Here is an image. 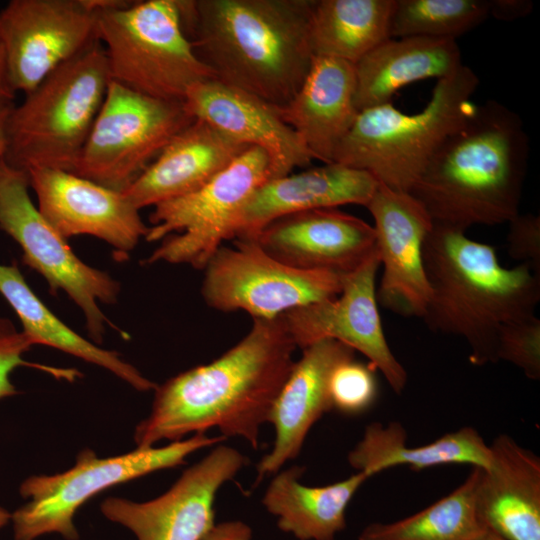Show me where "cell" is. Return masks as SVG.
Wrapping results in <instances>:
<instances>
[{"instance_id":"cell-1","label":"cell","mask_w":540,"mask_h":540,"mask_svg":"<svg viewBox=\"0 0 540 540\" xmlns=\"http://www.w3.org/2000/svg\"><path fill=\"white\" fill-rule=\"evenodd\" d=\"M295 349L278 318L253 319L249 332L220 357L157 385L149 415L135 428L137 447L217 428L224 438L241 437L257 448Z\"/></svg>"},{"instance_id":"cell-2","label":"cell","mask_w":540,"mask_h":540,"mask_svg":"<svg viewBox=\"0 0 540 540\" xmlns=\"http://www.w3.org/2000/svg\"><path fill=\"white\" fill-rule=\"evenodd\" d=\"M314 0H179L182 23L215 78L274 107L286 105L313 61Z\"/></svg>"},{"instance_id":"cell-3","label":"cell","mask_w":540,"mask_h":540,"mask_svg":"<svg viewBox=\"0 0 540 540\" xmlns=\"http://www.w3.org/2000/svg\"><path fill=\"white\" fill-rule=\"evenodd\" d=\"M521 117L488 100L438 147L409 193L432 223L466 232L520 213L529 159Z\"/></svg>"},{"instance_id":"cell-4","label":"cell","mask_w":540,"mask_h":540,"mask_svg":"<svg viewBox=\"0 0 540 540\" xmlns=\"http://www.w3.org/2000/svg\"><path fill=\"white\" fill-rule=\"evenodd\" d=\"M430 297L422 317L434 332L464 339L470 362H497L503 324L535 315L540 276L527 265L505 268L490 244L432 223L423 245Z\"/></svg>"},{"instance_id":"cell-5","label":"cell","mask_w":540,"mask_h":540,"mask_svg":"<svg viewBox=\"0 0 540 540\" xmlns=\"http://www.w3.org/2000/svg\"><path fill=\"white\" fill-rule=\"evenodd\" d=\"M109 82L106 54L97 39L11 107L4 159L24 171L73 172Z\"/></svg>"},{"instance_id":"cell-6","label":"cell","mask_w":540,"mask_h":540,"mask_svg":"<svg viewBox=\"0 0 540 540\" xmlns=\"http://www.w3.org/2000/svg\"><path fill=\"white\" fill-rule=\"evenodd\" d=\"M479 78L466 65L437 80L427 105L405 114L392 102L362 110L337 147L333 162L371 174L409 192L445 138L475 110Z\"/></svg>"},{"instance_id":"cell-7","label":"cell","mask_w":540,"mask_h":540,"mask_svg":"<svg viewBox=\"0 0 540 540\" xmlns=\"http://www.w3.org/2000/svg\"><path fill=\"white\" fill-rule=\"evenodd\" d=\"M96 37L110 80L163 100L183 101L194 85L216 79L183 28L179 0H94Z\"/></svg>"},{"instance_id":"cell-8","label":"cell","mask_w":540,"mask_h":540,"mask_svg":"<svg viewBox=\"0 0 540 540\" xmlns=\"http://www.w3.org/2000/svg\"><path fill=\"white\" fill-rule=\"evenodd\" d=\"M224 439L222 435L209 437L197 433L164 447H137L107 458H99L91 449H84L77 455L74 466L65 472L35 475L22 482L19 491L27 502L11 514L14 538L35 540L56 533L66 540H78L74 516L90 498L117 484L181 465L193 452Z\"/></svg>"},{"instance_id":"cell-9","label":"cell","mask_w":540,"mask_h":540,"mask_svg":"<svg viewBox=\"0 0 540 540\" xmlns=\"http://www.w3.org/2000/svg\"><path fill=\"white\" fill-rule=\"evenodd\" d=\"M271 179L267 154L248 147L198 190L154 206L145 240L160 241L145 260L203 270L226 240L254 192Z\"/></svg>"},{"instance_id":"cell-10","label":"cell","mask_w":540,"mask_h":540,"mask_svg":"<svg viewBox=\"0 0 540 540\" xmlns=\"http://www.w3.org/2000/svg\"><path fill=\"white\" fill-rule=\"evenodd\" d=\"M26 171L0 157V229L21 247L23 263L47 281L50 292L63 291L82 311L94 342L103 340L106 325L118 330L99 303L114 304L120 284L107 272L83 262L43 217L29 195Z\"/></svg>"},{"instance_id":"cell-11","label":"cell","mask_w":540,"mask_h":540,"mask_svg":"<svg viewBox=\"0 0 540 540\" xmlns=\"http://www.w3.org/2000/svg\"><path fill=\"white\" fill-rule=\"evenodd\" d=\"M194 119L183 101L154 98L110 80L73 173L123 191Z\"/></svg>"},{"instance_id":"cell-12","label":"cell","mask_w":540,"mask_h":540,"mask_svg":"<svg viewBox=\"0 0 540 540\" xmlns=\"http://www.w3.org/2000/svg\"><path fill=\"white\" fill-rule=\"evenodd\" d=\"M201 295L221 312L243 311L252 319L276 320L295 308L338 296L342 276L290 267L255 241L222 245L203 269Z\"/></svg>"},{"instance_id":"cell-13","label":"cell","mask_w":540,"mask_h":540,"mask_svg":"<svg viewBox=\"0 0 540 540\" xmlns=\"http://www.w3.org/2000/svg\"><path fill=\"white\" fill-rule=\"evenodd\" d=\"M92 0H11L0 10V40L14 92L27 94L96 37Z\"/></svg>"},{"instance_id":"cell-14","label":"cell","mask_w":540,"mask_h":540,"mask_svg":"<svg viewBox=\"0 0 540 540\" xmlns=\"http://www.w3.org/2000/svg\"><path fill=\"white\" fill-rule=\"evenodd\" d=\"M379 267L376 251L355 271L342 276L338 296L295 308L278 319L296 348L322 340L339 341L362 353L390 388L401 394L408 374L391 351L382 327L376 298Z\"/></svg>"},{"instance_id":"cell-15","label":"cell","mask_w":540,"mask_h":540,"mask_svg":"<svg viewBox=\"0 0 540 540\" xmlns=\"http://www.w3.org/2000/svg\"><path fill=\"white\" fill-rule=\"evenodd\" d=\"M245 462L236 449L218 445L164 494L147 502L109 497L102 502L101 512L129 529L137 540H203L215 525L218 490Z\"/></svg>"},{"instance_id":"cell-16","label":"cell","mask_w":540,"mask_h":540,"mask_svg":"<svg viewBox=\"0 0 540 540\" xmlns=\"http://www.w3.org/2000/svg\"><path fill=\"white\" fill-rule=\"evenodd\" d=\"M26 172L38 210L67 241L91 235L109 244L115 258L124 260L145 238L148 226L122 191L59 169L32 168Z\"/></svg>"},{"instance_id":"cell-17","label":"cell","mask_w":540,"mask_h":540,"mask_svg":"<svg viewBox=\"0 0 540 540\" xmlns=\"http://www.w3.org/2000/svg\"><path fill=\"white\" fill-rule=\"evenodd\" d=\"M373 220L376 249L383 266L377 302L403 317H423L430 287L424 262L423 245L432 220L409 192L378 187L366 205Z\"/></svg>"},{"instance_id":"cell-18","label":"cell","mask_w":540,"mask_h":540,"mask_svg":"<svg viewBox=\"0 0 540 540\" xmlns=\"http://www.w3.org/2000/svg\"><path fill=\"white\" fill-rule=\"evenodd\" d=\"M252 241L290 267L339 275L355 271L377 251L373 226L336 208L282 216Z\"/></svg>"},{"instance_id":"cell-19","label":"cell","mask_w":540,"mask_h":540,"mask_svg":"<svg viewBox=\"0 0 540 540\" xmlns=\"http://www.w3.org/2000/svg\"><path fill=\"white\" fill-rule=\"evenodd\" d=\"M183 102L193 118L240 144L262 149L269 160L271 179L315 160L276 107L248 92L210 79L191 87Z\"/></svg>"},{"instance_id":"cell-20","label":"cell","mask_w":540,"mask_h":540,"mask_svg":"<svg viewBox=\"0 0 540 540\" xmlns=\"http://www.w3.org/2000/svg\"><path fill=\"white\" fill-rule=\"evenodd\" d=\"M302 350L274 402L268 422L274 426L275 441L257 465V481L277 473L299 455L311 427L333 409L329 392L332 372L355 356L352 348L335 340H322Z\"/></svg>"},{"instance_id":"cell-21","label":"cell","mask_w":540,"mask_h":540,"mask_svg":"<svg viewBox=\"0 0 540 540\" xmlns=\"http://www.w3.org/2000/svg\"><path fill=\"white\" fill-rule=\"evenodd\" d=\"M378 184L368 172L336 162L268 180L243 208L233 239L252 240L271 221L296 212L348 204L366 207Z\"/></svg>"},{"instance_id":"cell-22","label":"cell","mask_w":540,"mask_h":540,"mask_svg":"<svg viewBox=\"0 0 540 540\" xmlns=\"http://www.w3.org/2000/svg\"><path fill=\"white\" fill-rule=\"evenodd\" d=\"M248 147L194 119L122 192L139 210L185 196L204 186Z\"/></svg>"},{"instance_id":"cell-23","label":"cell","mask_w":540,"mask_h":540,"mask_svg":"<svg viewBox=\"0 0 540 540\" xmlns=\"http://www.w3.org/2000/svg\"><path fill=\"white\" fill-rule=\"evenodd\" d=\"M476 506L482 523L507 540H540V458L507 434L489 445Z\"/></svg>"},{"instance_id":"cell-24","label":"cell","mask_w":540,"mask_h":540,"mask_svg":"<svg viewBox=\"0 0 540 540\" xmlns=\"http://www.w3.org/2000/svg\"><path fill=\"white\" fill-rule=\"evenodd\" d=\"M355 87L354 64L314 56L298 92L286 105L276 107L314 159L324 164L333 162L337 147L358 116Z\"/></svg>"},{"instance_id":"cell-25","label":"cell","mask_w":540,"mask_h":540,"mask_svg":"<svg viewBox=\"0 0 540 540\" xmlns=\"http://www.w3.org/2000/svg\"><path fill=\"white\" fill-rule=\"evenodd\" d=\"M461 65L456 40L389 38L354 64L355 106L360 112L390 103L404 86L429 78L442 79Z\"/></svg>"},{"instance_id":"cell-26","label":"cell","mask_w":540,"mask_h":540,"mask_svg":"<svg viewBox=\"0 0 540 540\" xmlns=\"http://www.w3.org/2000/svg\"><path fill=\"white\" fill-rule=\"evenodd\" d=\"M406 439L407 433L401 423L383 425L373 422L348 454V462L369 478L399 465L415 470L445 464H469L486 469L491 462L490 446L472 427H463L417 447L407 446Z\"/></svg>"},{"instance_id":"cell-27","label":"cell","mask_w":540,"mask_h":540,"mask_svg":"<svg viewBox=\"0 0 540 540\" xmlns=\"http://www.w3.org/2000/svg\"><path fill=\"white\" fill-rule=\"evenodd\" d=\"M302 473L298 466L277 473L262 503L276 517L278 528L298 540H334L346 527L350 501L369 477L356 472L339 482L313 487L300 483Z\"/></svg>"},{"instance_id":"cell-28","label":"cell","mask_w":540,"mask_h":540,"mask_svg":"<svg viewBox=\"0 0 540 540\" xmlns=\"http://www.w3.org/2000/svg\"><path fill=\"white\" fill-rule=\"evenodd\" d=\"M0 294L17 314L22 331L33 345L53 347L100 366L138 391L157 387L118 352L99 347L61 321L34 293L16 264H0Z\"/></svg>"},{"instance_id":"cell-29","label":"cell","mask_w":540,"mask_h":540,"mask_svg":"<svg viewBox=\"0 0 540 540\" xmlns=\"http://www.w3.org/2000/svg\"><path fill=\"white\" fill-rule=\"evenodd\" d=\"M395 0H314L309 41L314 56L357 63L390 38Z\"/></svg>"},{"instance_id":"cell-30","label":"cell","mask_w":540,"mask_h":540,"mask_svg":"<svg viewBox=\"0 0 540 540\" xmlns=\"http://www.w3.org/2000/svg\"><path fill=\"white\" fill-rule=\"evenodd\" d=\"M481 468L473 467L451 493L409 517L367 525L358 540H473L487 527L476 506Z\"/></svg>"},{"instance_id":"cell-31","label":"cell","mask_w":540,"mask_h":540,"mask_svg":"<svg viewBox=\"0 0 540 540\" xmlns=\"http://www.w3.org/2000/svg\"><path fill=\"white\" fill-rule=\"evenodd\" d=\"M489 16V0H395L389 36L456 40Z\"/></svg>"},{"instance_id":"cell-32","label":"cell","mask_w":540,"mask_h":540,"mask_svg":"<svg viewBox=\"0 0 540 540\" xmlns=\"http://www.w3.org/2000/svg\"><path fill=\"white\" fill-rule=\"evenodd\" d=\"M376 370L370 364L347 360L332 372L329 392L332 408L346 415L369 409L377 397Z\"/></svg>"},{"instance_id":"cell-33","label":"cell","mask_w":540,"mask_h":540,"mask_svg":"<svg viewBox=\"0 0 540 540\" xmlns=\"http://www.w3.org/2000/svg\"><path fill=\"white\" fill-rule=\"evenodd\" d=\"M32 346V341L22 330L19 331L10 319L0 315V400L18 393L10 379V375L18 367L34 368L68 382H74L82 376L81 372L73 368L26 361L24 354Z\"/></svg>"},{"instance_id":"cell-34","label":"cell","mask_w":540,"mask_h":540,"mask_svg":"<svg viewBox=\"0 0 540 540\" xmlns=\"http://www.w3.org/2000/svg\"><path fill=\"white\" fill-rule=\"evenodd\" d=\"M497 361L521 369L531 380L540 379V319L536 315L503 324L497 336Z\"/></svg>"},{"instance_id":"cell-35","label":"cell","mask_w":540,"mask_h":540,"mask_svg":"<svg viewBox=\"0 0 540 540\" xmlns=\"http://www.w3.org/2000/svg\"><path fill=\"white\" fill-rule=\"evenodd\" d=\"M508 254L540 276V217L518 213L509 222Z\"/></svg>"},{"instance_id":"cell-36","label":"cell","mask_w":540,"mask_h":540,"mask_svg":"<svg viewBox=\"0 0 540 540\" xmlns=\"http://www.w3.org/2000/svg\"><path fill=\"white\" fill-rule=\"evenodd\" d=\"M490 16L502 21H513L531 13L534 3L530 0H489Z\"/></svg>"},{"instance_id":"cell-37","label":"cell","mask_w":540,"mask_h":540,"mask_svg":"<svg viewBox=\"0 0 540 540\" xmlns=\"http://www.w3.org/2000/svg\"><path fill=\"white\" fill-rule=\"evenodd\" d=\"M252 530L242 521L232 520L215 524L203 540H251Z\"/></svg>"},{"instance_id":"cell-38","label":"cell","mask_w":540,"mask_h":540,"mask_svg":"<svg viewBox=\"0 0 540 540\" xmlns=\"http://www.w3.org/2000/svg\"><path fill=\"white\" fill-rule=\"evenodd\" d=\"M15 94L9 81L5 53L0 40V106L13 103Z\"/></svg>"},{"instance_id":"cell-39","label":"cell","mask_w":540,"mask_h":540,"mask_svg":"<svg viewBox=\"0 0 540 540\" xmlns=\"http://www.w3.org/2000/svg\"><path fill=\"white\" fill-rule=\"evenodd\" d=\"M14 104L0 106V157L4 155L6 146V122L9 111Z\"/></svg>"},{"instance_id":"cell-40","label":"cell","mask_w":540,"mask_h":540,"mask_svg":"<svg viewBox=\"0 0 540 540\" xmlns=\"http://www.w3.org/2000/svg\"><path fill=\"white\" fill-rule=\"evenodd\" d=\"M473 540H507L496 532L492 531L489 528H486L481 534H479Z\"/></svg>"},{"instance_id":"cell-41","label":"cell","mask_w":540,"mask_h":540,"mask_svg":"<svg viewBox=\"0 0 540 540\" xmlns=\"http://www.w3.org/2000/svg\"><path fill=\"white\" fill-rule=\"evenodd\" d=\"M11 520V514L0 506V529L3 528Z\"/></svg>"}]
</instances>
